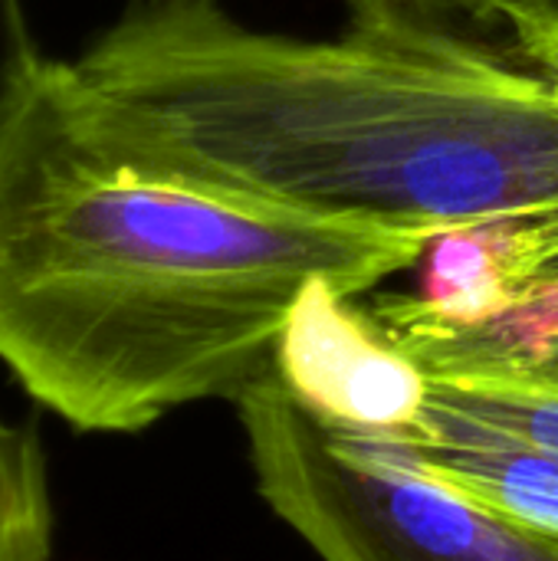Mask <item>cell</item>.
Masks as SVG:
<instances>
[{
    "instance_id": "obj_1",
    "label": "cell",
    "mask_w": 558,
    "mask_h": 561,
    "mask_svg": "<svg viewBox=\"0 0 558 561\" xmlns=\"http://www.w3.org/2000/svg\"><path fill=\"white\" fill-rule=\"evenodd\" d=\"M349 16L299 39L135 0L59 72L112 161L207 197L431 237L558 214V82L434 20Z\"/></svg>"
},
{
    "instance_id": "obj_2",
    "label": "cell",
    "mask_w": 558,
    "mask_h": 561,
    "mask_svg": "<svg viewBox=\"0 0 558 561\" xmlns=\"http://www.w3.org/2000/svg\"><path fill=\"white\" fill-rule=\"evenodd\" d=\"M431 240L145 178L82 131L49 59L0 131V365L79 434H141L270 368L309 279L355 296Z\"/></svg>"
},
{
    "instance_id": "obj_3",
    "label": "cell",
    "mask_w": 558,
    "mask_h": 561,
    "mask_svg": "<svg viewBox=\"0 0 558 561\" xmlns=\"http://www.w3.org/2000/svg\"><path fill=\"white\" fill-rule=\"evenodd\" d=\"M234 401L260 496L322 561H558V542L382 457L273 365Z\"/></svg>"
},
{
    "instance_id": "obj_4",
    "label": "cell",
    "mask_w": 558,
    "mask_h": 561,
    "mask_svg": "<svg viewBox=\"0 0 558 561\" xmlns=\"http://www.w3.org/2000/svg\"><path fill=\"white\" fill-rule=\"evenodd\" d=\"M349 299L332 279H309L283 325L273 368L342 427L405 431L428 404V371Z\"/></svg>"
},
{
    "instance_id": "obj_5",
    "label": "cell",
    "mask_w": 558,
    "mask_h": 561,
    "mask_svg": "<svg viewBox=\"0 0 558 561\" xmlns=\"http://www.w3.org/2000/svg\"><path fill=\"white\" fill-rule=\"evenodd\" d=\"M497 312L470 329H441L368 312L424 371L487 368L558 385V214L480 224Z\"/></svg>"
},
{
    "instance_id": "obj_6",
    "label": "cell",
    "mask_w": 558,
    "mask_h": 561,
    "mask_svg": "<svg viewBox=\"0 0 558 561\" xmlns=\"http://www.w3.org/2000/svg\"><path fill=\"white\" fill-rule=\"evenodd\" d=\"M355 431V427H349ZM382 457L558 542V457L424 404L405 431H355Z\"/></svg>"
},
{
    "instance_id": "obj_7",
    "label": "cell",
    "mask_w": 558,
    "mask_h": 561,
    "mask_svg": "<svg viewBox=\"0 0 558 561\" xmlns=\"http://www.w3.org/2000/svg\"><path fill=\"white\" fill-rule=\"evenodd\" d=\"M428 404L558 457V385L510 371H428Z\"/></svg>"
},
{
    "instance_id": "obj_8",
    "label": "cell",
    "mask_w": 558,
    "mask_h": 561,
    "mask_svg": "<svg viewBox=\"0 0 558 561\" xmlns=\"http://www.w3.org/2000/svg\"><path fill=\"white\" fill-rule=\"evenodd\" d=\"M56 513L33 421L0 411V561H53Z\"/></svg>"
},
{
    "instance_id": "obj_9",
    "label": "cell",
    "mask_w": 558,
    "mask_h": 561,
    "mask_svg": "<svg viewBox=\"0 0 558 561\" xmlns=\"http://www.w3.org/2000/svg\"><path fill=\"white\" fill-rule=\"evenodd\" d=\"M49 59L39 53L23 0H0V131L30 99Z\"/></svg>"
},
{
    "instance_id": "obj_10",
    "label": "cell",
    "mask_w": 558,
    "mask_h": 561,
    "mask_svg": "<svg viewBox=\"0 0 558 561\" xmlns=\"http://www.w3.org/2000/svg\"><path fill=\"white\" fill-rule=\"evenodd\" d=\"M349 13L352 10H368V7H385V10H401L421 20H441L451 13L477 16V20H506L510 26L556 0H345Z\"/></svg>"
},
{
    "instance_id": "obj_11",
    "label": "cell",
    "mask_w": 558,
    "mask_h": 561,
    "mask_svg": "<svg viewBox=\"0 0 558 561\" xmlns=\"http://www.w3.org/2000/svg\"><path fill=\"white\" fill-rule=\"evenodd\" d=\"M516 36V49L526 62L536 66V72L549 76L553 82H558V0L516 20L513 26Z\"/></svg>"
}]
</instances>
